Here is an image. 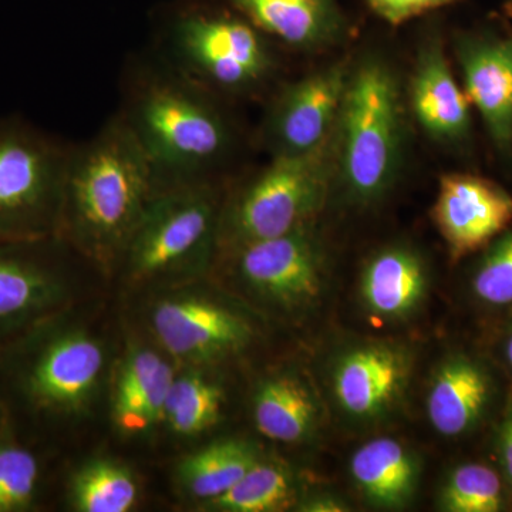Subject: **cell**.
I'll return each instance as SVG.
<instances>
[{"instance_id": "cell-1", "label": "cell", "mask_w": 512, "mask_h": 512, "mask_svg": "<svg viewBox=\"0 0 512 512\" xmlns=\"http://www.w3.org/2000/svg\"><path fill=\"white\" fill-rule=\"evenodd\" d=\"M116 111L164 188L221 184L237 136L224 100L178 73L151 47L124 63Z\"/></svg>"}, {"instance_id": "cell-2", "label": "cell", "mask_w": 512, "mask_h": 512, "mask_svg": "<svg viewBox=\"0 0 512 512\" xmlns=\"http://www.w3.org/2000/svg\"><path fill=\"white\" fill-rule=\"evenodd\" d=\"M158 191L150 161L114 113L70 148L57 237L101 268H113Z\"/></svg>"}, {"instance_id": "cell-3", "label": "cell", "mask_w": 512, "mask_h": 512, "mask_svg": "<svg viewBox=\"0 0 512 512\" xmlns=\"http://www.w3.org/2000/svg\"><path fill=\"white\" fill-rule=\"evenodd\" d=\"M272 42L220 0H171L157 10L150 47L178 73L224 100L269 82L276 69Z\"/></svg>"}, {"instance_id": "cell-4", "label": "cell", "mask_w": 512, "mask_h": 512, "mask_svg": "<svg viewBox=\"0 0 512 512\" xmlns=\"http://www.w3.org/2000/svg\"><path fill=\"white\" fill-rule=\"evenodd\" d=\"M221 184L164 188L148 205L119 264L136 284L197 278L220 254Z\"/></svg>"}, {"instance_id": "cell-5", "label": "cell", "mask_w": 512, "mask_h": 512, "mask_svg": "<svg viewBox=\"0 0 512 512\" xmlns=\"http://www.w3.org/2000/svg\"><path fill=\"white\" fill-rule=\"evenodd\" d=\"M402 103L386 63L370 59L350 72L338 124L336 170L353 201L372 204L392 187L403 146Z\"/></svg>"}, {"instance_id": "cell-6", "label": "cell", "mask_w": 512, "mask_h": 512, "mask_svg": "<svg viewBox=\"0 0 512 512\" xmlns=\"http://www.w3.org/2000/svg\"><path fill=\"white\" fill-rule=\"evenodd\" d=\"M335 171L336 133L311 153L269 158L229 197L224 195L220 252L311 224L325 204Z\"/></svg>"}, {"instance_id": "cell-7", "label": "cell", "mask_w": 512, "mask_h": 512, "mask_svg": "<svg viewBox=\"0 0 512 512\" xmlns=\"http://www.w3.org/2000/svg\"><path fill=\"white\" fill-rule=\"evenodd\" d=\"M72 144L0 116V241L57 237Z\"/></svg>"}, {"instance_id": "cell-8", "label": "cell", "mask_w": 512, "mask_h": 512, "mask_svg": "<svg viewBox=\"0 0 512 512\" xmlns=\"http://www.w3.org/2000/svg\"><path fill=\"white\" fill-rule=\"evenodd\" d=\"M59 237L0 241V348L55 315L66 298Z\"/></svg>"}, {"instance_id": "cell-9", "label": "cell", "mask_w": 512, "mask_h": 512, "mask_svg": "<svg viewBox=\"0 0 512 512\" xmlns=\"http://www.w3.org/2000/svg\"><path fill=\"white\" fill-rule=\"evenodd\" d=\"M349 74L345 64H333L276 90L262 126V141L271 157L311 153L328 143L335 134Z\"/></svg>"}, {"instance_id": "cell-10", "label": "cell", "mask_w": 512, "mask_h": 512, "mask_svg": "<svg viewBox=\"0 0 512 512\" xmlns=\"http://www.w3.org/2000/svg\"><path fill=\"white\" fill-rule=\"evenodd\" d=\"M239 278L286 308L318 302L325 288V255L312 225L228 251Z\"/></svg>"}, {"instance_id": "cell-11", "label": "cell", "mask_w": 512, "mask_h": 512, "mask_svg": "<svg viewBox=\"0 0 512 512\" xmlns=\"http://www.w3.org/2000/svg\"><path fill=\"white\" fill-rule=\"evenodd\" d=\"M151 323L167 352L190 363L232 355L251 339V328L241 316L201 296L164 299L153 309Z\"/></svg>"}, {"instance_id": "cell-12", "label": "cell", "mask_w": 512, "mask_h": 512, "mask_svg": "<svg viewBox=\"0 0 512 512\" xmlns=\"http://www.w3.org/2000/svg\"><path fill=\"white\" fill-rule=\"evenodd\" d=\"M433 217L451 258L460 261L508 228L512 197L500 185L476 175H443Z\"/></svg>"}, {"instance_id": "cell-13", "label": "cell", "mask_w": 512, "mask_h": 512, "mask_svg": "<svg viewBox=\"0 0 512 512\" xmlns=\"http://www.w3.org/2000/svg\"><path fill=\"white\" fill-rule=\"evenodd\" d=\"M412 375V356L387 343L359 346L340 357L333 390L343 412L362 421L386 416L402 399Z\"/></svg>"}, {"instance_id": "cell-14", "label": "cell", "mask_w": 512, "mask_h": 512, "mask_svg": "<svg viewBox=\"0 0 512 512\" xmlns=\"http://www.w3.org/2000/svg\"><path fill=\"white\" fill-rule=\"evenodd\" d=\"M464 92L500 148L512 143V35L468 37L458 47Z\"/></svg>"}, {"instance_id": "cell-15", "label": "cell", "mask_w": 512, "mask_h": 512, "mask_svg": "<svg viewBox=\"0 0 512 512\" xmlns=\"http://www.w3.org/2000/svg\"><path fill=\"white\" fill-rule=\"evenodd\" d=\"M279 45L298 50L332 45L348 19L339 0H220Z\"/></svg>"}, {"instance_id": "cell-16", "label": "cell", "mask_w": 512, "mask_h": 512, "mask_svg": "<svg viewBox=\"0 0 512 512\" xmlns=\"http://www.w3.org/2000/svg\"><path fill=\"white\" fill-rule=\"evenodd\" d=\"M470 106L439 40L424 43L412 79V107L420 126L436 140H463L470 131Z\"/></svg>"}, {"instance_id": "cell-17", "label": "cell", "mask_w": 512, "mask_h": 512, "mask_svg": "<svg viewBox=\"0 0 512 512\" xmlns=\"http://www.w3.org/2000/svg\"><path fill=\"white\" fill-rule=\"evenodd\" d=\"M490 393L484 369L468 357H450L434 373L427 394L431 426L446 437L467 433L483 417Z\"/></svg>"}, {"instance_id": "cell-18", "label": "cell", "mask_w": 512, "mask_h": 512, "mask_svg": "<svg viewBox=\"0 0 512 512\" xmlns=\"http://www.w3.org/2000/svg\"><path fill=\"white\" fill-rule=\"evenodd\" d=\"M427 292L423 259L406 247L383 249L367 262L360 295L377 318L399 320L416 312Z\"/></svg>"}, {"instance_id": "cell-19", "label": "cell", "mask_w": 512, "mask_h": 512, "mask_svg": "<svg viewBox=\"0 0 512 512\" xmlns=\"http://www.w3.org/2000/svg\"><path fill=\"white\" fill-rule=\"evenodd\" d=\"M173 369L157 353L136 349L128 355L113 400L117 427L127 434L144 433L163 420Z\"/></svg>"}, {"instance_id": "cell-20", "label": "cell", "mask_w": 512, "mask_h": 512, "mask_svg": "<svg viewBox=\"0 0 512 512\" xmlns=\"http://www.w3.org/2000/svg\"><path fill=\"white\" fill-rule=\"evenodd\" d=\"M350 474L376 507L402 508L416 493L420 464L402 441L379 437L353 454Z\"/></svg>"}, {"instance_id": "cell-21", "label": "cell", "mask_w": 512, "mask_h": 512, "mask_svg": "<svg viewBox=\"0 0 512 512\" xmlns=\"http://www.w3.org/2000/svg\"><path fill=\"white\" fill-rule=\"evenodd\" d=\"M319 402L308 383L296 375L269 377L254 396L256 429L268 439L295 444L311 439L319 426Z\"/></svg>"}, {"instance_id": "cell-22", "label": "cell", "mask_w": 512, "mask_h": 512, "mask_svg": "<svg viewBox=\"0 0 512 512\" xmlns=\"http://www.w3.org/2000/svg\"><path fill=\"white\" fill-rule=\"evenodd\" d=\"M258 461L254 444L221 440L184 458L178 477L188 493L208 503L227 493Z\"/></svg>"}, {"instance_id": "cell-23", "label": "cell", "mask_w": 512, "mask_h": 512, "mask_svg": "<svg viewBox=\"0 0 512 512\" xmlns=\"http://www.w3.org/2000/svg\"><path fill=\"white\" fill-rule=\"evenodd\" d=\"M293 498L291 471L284 464L259 458L234 487L208 501L207 507L225 512H276L286 510Z\"/></svg>"}, {"instance_id": "cell-24", "label": "cell", "mask_w": 512, "mask_h": 512, "mask_svg": "<svg viewBox=\"0 0 512 512\" xmlns=\"http://www.w3.org/2000/svg\"><path fill=\"white\" fill-rule=\"evenodd\" d=\"M137 495L130 471L113 461L87 464L70 483V501L82 512H127L136 504Z\"/></svg>"}, {"instance_id": "cell-25", "label": "cell", "mask_w": 512, "mask_h": 512, "mask_svg": "<svg viewBox=\"0 0 512 512\" xmlns=\"http://www.w3.org/2000/svg\"><path fill=\"white\" fill-rule=\"evenodd\" d=\"M224 393L198 375L174 377L165 400L163 420L175 433L194 436L210 429L221 416Z\"/></svg>"}, {"instance_id": "cell-26", "label": "cell", "mask_w": 512, "mask_h": 512, "mask_svg": "<svg viewBox=\"0 0 512 512\" xmlns=\"http://www.w3.org/2000/svg\"><path fill=\"white\" fill-rule=\"evenodd\" d=\"M42 460L35 448L6 430L0 439V512L30 511L42 488Z\"/></svg>"}, {"instance_id": "cell-27", "label": "cell", "mask_w": 512, "mask_h": 512, "mask_svg": "<svg viewBox=\"0 0 512 512\" xmlns=\"http://www.w3.org/2000/svg\"><path fill=\"white\" fill-rule=\"evenodd\" d=\"M439 500L447 512H497L503 508V487L493 468L464 464L448 474Z\"/></svg>"}, {"instance_id": "cell-28", "label": "cell", "mask_w": 512, "mask_h": 512, "mask_svg": "<svg viewBox=\"0 0 512 512\" xmlns=\"http://www.w3.org/2000/svg\"><path fill=\"white\" fill-rule=\"evenodd\" d=\"M474 293L490 305L512 303V232L498 239L473 279Z\"/></svg>"}, {"instance_id": "cell-29", "label": "cell", "mask_w": 512, "mask_h": 512, "mask_svg": "<svg viewBox=\"0 0 512 512\" xmlns=\"http://www.w3.org/2000/svg\"><path fill=\"white\" fill-rule=\"evenodd\" d=\"M457 0H367L373 12L390 25H402Z\"/></svg>"}, {"instance_id": "cell-30", "label": "cell", "mask_w": 512, "mask_h": 512, "mask_svg": "<svg viewBox=\"0 0 512 512\" xmlns=\"http://www.w3.org/2000/svg\"><path fill=\"white\" fill-rule=\"evenodd\" d=\"M498 453H500L505 476L512 485V407L501 424L500 434H498Z\"/></svg>"}, {"instance_id": "cell-31", "label": "cell", "mask_w": 512, "mask_h": 512, "mask_svg": "<svg viewBox=\"0 0 512 512\" xmlns=\"http://www.w3.org/2000/svg\"><path fill=\"white\" fill-rule=\"evenodd\" d=\"M299 511L306 512H342L349 511L348 505L333 495H315L309 498L299 508Z\"/></svg>"}, {"instance_id": "cell-32", "label": "cell", "mask_w": 512, "mask_h": 512, "mask_svg": "<svg viewBox=\"0 0 512 512\" xmlns=\"http://www.w3.org/2000/svg\"><path fill=\"white\" fill-rule=\"evenodd\" d=\"M6 430H8V419H6L5 410H3L2 403H0V439H2Z\"/></svg>"}, {"instance_id": "cell-33", "label": "cell", "mask_w": 512, "mask_h": 512, "mask_svg": "<svg viewBox=\"0 0 512 512\" xmlns=\"http://www.w3.org/2000/svg\"><path fill=\"white\" fill-rule=\"evenodd\" d=\"M507 359H508V362H510V365L512 367V333L510 336V340H508V343H507Z\"/></svg>"}]
</instances>
